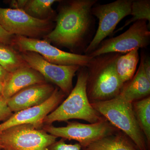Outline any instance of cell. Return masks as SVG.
<instances>
[{
  "label": "cell",
  "mask_w": 150,
  "mask_h": 150,
  "mask_svg": "<svg viewBox=\"0 0 150 150\" xmlns=\"http://www.w3.org/2000/svg\"><path fill=\"white\" fill-rule=\"evenodd\" d=\"M97 0H72L61 5L55 28L45 37L46 40L74 51L89 45L88 38L94 24L91 9Z\"/></svg>",
  "instance_id": "obj_1"
},
{
  "label": "cell",
  "mask_w": 150,
  "mask_h": 150,
  "mask_svg": "<svg viewBox=\"0 0 150 150\" xmlns=\"http://www.w3.org/2000/svg\"><path fill=\"white\" fill-rule=\"evenodd\" d=\"M119 53H109L92 58L87 66L86 93L91 103L107 101L120 93L124 83L119 79L115 62Z\"/></svg>",
  "instance_id": "obj_2"
},
{
  "label": "cell",
  "mask_w": 150,
  "mask_h": 150,
  "mask_svg": "<svg viewBox=\"0 0 150 150\" xmlns=\"http://www.w3.org/2000/svg\"><path fill=\"white\" fill-rule=\"evenodd\" d=\"M76 83L68 97L45 118L44 125L55 121L80 119L90 123H97L104 118L92 106L86 93L87 70L81 67L78 71Z\"/></svg>",
  "instance_id": "obj_3"
},
{
  "label": "cell",
  "mask_w": 150,
  "mask_h": 150,
  "mask_svg": "<svg viewBox=\"0 0 150 150\" xmlns=\"http://www.w3.org/2000/svg\"><path fill=\"white\" fill-rule=\"evenodd\" d=\"M91 104L112 126L127 135L139 150H149L144 135L135 118L132 103L118 96L110 100Z\"/></svg>",
  "instance_id": "obj_4"
},
{
  "label": "cell",
  "mask_w": 150,
  "mask_h": 150,
  "mask_svg": "<svg viewBox=\"0 0 150 150\" xmlns=\"http://www.w3.org/2000/svg\"><path fill=\"white\" fill-rule=\"evenodd\" d=\"M57 138L30 124L13 126L0 133V142L6 150H49Z\"/></svg>",
  "instance_id": "obj_5"
},
{
  "label": "cell",
  "mask_w": 150,
  "mask_h": 150,
  "mask_svg": "<svg viewBox=\"0 0 150 150\" xmlns=\"http://www.w3.org/2000/svg\"><path fill=\"white\" fill-rule=\"evenodd\" d=\"M132 0H117L104 4H96L91 13L98 20L97 29L84 51L88 55L96 50L105 38L114 32L117 25L126 17L130 15Z\"/></svg>",
  "instance_id": "obj_6"
},
{
  "label": "cell",
  "mask_w": 150,
  "mask_h": 150,
  "mask_svg": "<svg viewBox=\"0 0 150 150\" xmlns=\"http://www.w3.org/2000/svg\"><path fill=\"white\" fill-rule=\"evenodd\" d=\"M12 46L20 52H35L52 64L86 67L92 58L86 55L63 51L46 40L14 35Z\"/></svg>",
  "instance_id": "obj_7"
},
{
  "label": "cell",
  "mask_w": 150,
  "mask_h": 150,
  "mask_svg": "<svg viewBox=\"0 0 150 150\" xmlns=\"http://www.w3.org/2000/svg\"><path fill=\"white\" fill-rule=\"evenodd\" d=\"M67 122L64 127H55L51 124L44 125L42 129L57 138L77 141L82 149L119 130L105 118L97 123L90 124L76 121Z\"/></svg>",
  "instance_id": "obj_8"
},
{
  "label": "cell",
  "mask_w": 150,
  "mask_h": 150,
  "mask_svg": "<svg viewBox=\"0 0 150 150\" xmlns=\"http://www.w3.org/2000/svg\"><path fill=\"white\" fill-rule=\"evenodd\" d=\"M150 42L149 25L146 21H140L120 35L103 40L88 56L94 58L109 53L125 54L134 49L146 48Z\"/></svg>",
  "instance_id": "obj_9"
},
{
  "label": "cell",
  "mask_w": 150,
  "mask_h": 150,
  "mask_svg": "<svg viewBox=\"0 0 150 150\" xmlns=\"http://www.w3.org/2000/svg\"><path fill=\"white\" fill-rule=\"evenodd\" d=\"M0 25L11 35L34 38L51 32L47 19L33 17L22 9L0 7Z\"/></svg>",
  "instance_id": "obj_10"
},
{
  "label": "cell",
  "mask_w": 150,
  "mask_h": 150,
  "mask_svg": "<svg viewBox=\"0 0 150 150\" xmlns=\"http://www.w3.org/2000/svg\"><path fill=\"white\" fill-rule=\"evenodd\" d=\"M20 54L28 67L40 73L46 81L57 86L66 95L72 90L73 78L81 67L55 64L35 52H21Z\"/></svg>",
  "instance_id": "obj_11"
},
{
  "label": "cell",
  "mask_w": 150,
  "mask_h": 150,
  "mask_svg": "<svg viewBox=\"0 0 150 150\" xmlns=\"http://www.w3.org/2000/svg\"><path fill=\"white\" fill-rule=\"evenodd\" d=\"M65 96L61 90L55 88L51 96L43 103L14 112L10 118L1 123L0 133L10 127L23 124H30L36 129H42L45 118L59 106Z\"/></svg>",
  "instance_id": "obj_12"
},
{
  "label": "cell",
  "mask_w": 150,
  "mask_h": 150,
  "mask_svg": "<svg viewBox=\"0 0 150 150\" xmlns=\"http://www.w3.org/2000/svg\"><path fill=\"white\" fill-rule=\"evenodd\" d=\"M55 89L48 82L29 86L8 99V105L13 113L39 105L50 98Z\"/></svg>",
  "instance_id": "obj_13"
},
{
  "label": "cell",
  "mask_w": 150,
  "mask_h": 150,
  "mask_svg": "<svg viewBox=\"0 0 150 150\" xmlns=\"http://www.w3.org/2000/svg\"><path fill=\"white\" fill-rule=\"evenodd\" d=\"M47 82L40 73L28 66L9 73L4 83L2 96L8 100L25 88Z\"/></svg>",
  "instance_id": "obj_14"
},
{
  "label": "cell",
  "mask_w": 150,
  "mask_h": 150,
  "mask_svg": "<svg viewBox=\"0 0 150 150\" xmlns=\"http://www.w3.org/2000/svg\"><path fill=\"white\" fill-rule=\"evenodd\" d=\"M150 81L148 80L140 60L139 69L131 80L124 83L118 96L127 102L135 101L150 96Z\"/></svg>",
  "instance_id": "obj_15"
},
{
  "label": "cell",
  "mask_w": 150,
  "mask_h": 150,
  "mask_svg": "<svg viewBox=\"0 0 150 150\" xmlns=\"http://www.w3.org/2000/svg\"><path fill=\"white\" fill-rule=\"evenodd\" d=\"M82 150H139L132 140L118 130L92 143Z\"/></svg>",
  "instance_id": "obj_16"
},
{
  "label": "cell",
  "mask_w": 150,
  "mask_h": 150,
  "mask_svg": "<svg viewBox=\"0 0 150 150\" xmlns=\"http://www.w3.org/2000/svg\"><path fill=\"white\" fill-rule=\"evenodd\" d=\"M139 49L125 54H120L115 62V69L119 79L123 83L131 80L136 73L139 61Z\"/></svg>",
  "instance_id": "obj_17"
},
{
  "label": "cell",
  "mask_w": 150,
  "mask_h": 150,
  "mask_svg": "<svg viewBox=\"0 0 150 150\" xmlns=\"http://www.w3.org/2000/svg\"><path fill=\"white\" fill-rule=\"evenodd\" d=\"M134 115L150 149V96L132 103Z\"/></svg>",
  "instance_id": "obj_18"
},
{
  "label": "cell",
  "mask_w": 150,
  "mask_h": 150,
  "mask_svg": "<svg viewBox=\"0 0 150 150\" xmlns=\"http://www.w3.org/2000/svg\"><path fill=\"white\" fill-rule=\"evenodd\" d=\"M0 65L10 73L28 65L12 46L0 43Z\"/></svg>",
  "instance_id": "obj_19"
},
{
  "label": "cell",
  "mask_w": 150,
  "mask_h": 150,
  "mask_svg": "<svg viewBox=\"0 0 150 150\" xmlns=\"http://www.w3.org/2000/svg\"><path fill=\"white\" fill-rule=\"evenodd\" d=\"M130 15L132 16V17L126 21L125 24L119 29H117L115 31V33L121 31L131 23L133 24L134 23L140 21H149L150 24V0L132 1Z\"/></svg>",
  "instance_id": "obj_20"
},
{
  "label": "cell",
  "mask_w": 150,
  "mask_h": 150,
  "mask_svg": "<svg viewBox=\"0 0 150 150\" xmlns=\"http://www.w3.org/2000/svg\"><path fill=\"white\" fill-rule=\"evenodd\" d=\"M57 0H28L23 10L33 17L41 19L52 12V6Z\"/></svg>",
  "instance_id": "obj_21"
},
{
  "label": "cell",
  "mask_w": 150,
  "mask_h": 150,
  "mask_svg": "<svg viewBox=\"0 0 150 150\" xmlns=\"http://www.w3.org/2000/svg\"><path fill=\"white\" fill-rule=\"evenodd\" d=\"M66 139H62L56 142L49 147V150H82V147L79 143L71 144H67Z\"/></svg>",
  "instance_id": "obj_22"
},
{
  "label": "cell",
  "mask_w": 150,
  "mask_h": 150,
  "mask_svg": "<svg viewBox=\"0 0 150 150\" xmlns=\"http://www.w3.org/2000/svg\"><path fill=\"white\" fill-rule=\"evenodd\" d=\"M13 114L7 104V100L2 96H0V122H4Z\"/></svg>",
  "instance_id": "obj_23"
},
{
  "label": "cell",
  "mask_w": 150,
  "mask_h": 150,
  "mask_svg": "<svg viewBox=\"0 0 150 150\" xmlns=\"http://www.w3.org/2000/svg\"><path fill=\"white\" fill-rule=\"evenodd\" d=\"M14 35L6 31L0 25V43L9 45L12 46L13 40Z\"/></svg>",
  "instance_id": "obj_24"
},
{
  "label": "cell",
  "mask_w": 150,
  "mask_h": 150,
  "mask_svg": "<svg viewBox=\"0 0 150 150\" xmlns=\"http://www.w3.org/2000/svg\"><path fill=\"white\" fill-rule=\"evenodd\" d=\"M141 60L143 64V69L144 72L148 80L150 81V61L149 57L145 56V54H142Z\"/></svg>",
  "instance_id": "obj_25"
},
{
  "label": "cell",
  "mask_w": 150,
  "mask_h": 150,
  "mask_svg": "<svg viewBox=\"0 0 150 150\" xmlns=\"http://www.w3.org/2000/svg\"><path fill=\"white\" fill-rule=\"evenodd\" d=\"M27 1L28 0L11 1L10 2V5L13 9L23 10Z\"/></svg>",
  "instance_id": "obj_26"
},
{
  "label": "cell",
  "mask_w": 150,
  "mask_h": 150,
  "mask_svg": "<svg viewBox=\"0 0 150 150\" xmlns=\"http://www.w3.org/2000/svg\"><path fill=\"white\" fill-rule=\"evenodd\" d=\"M9 73L0 65V82L4 83Z\"/></svg>",
  "instance_id": "obj_27"
},
{
  "label": "cell",
  "mask_w": 150,
  "mask_h": 150,
  "mask_svg": "<svg viewBox=\"0 0 150 150\" xmlns=\"http://www.w3.org/2000/svg\"><path fill=\"white\" fill-rule=\"evenodd\" d=\"M3 89H4V83L0 82V96H2Z\"/></svg>",
  "instance_id": "obj_28"
},
{
  "label": "cell",
  "mask_w": 150,
  "mask_h": 150,
  "mask_svg": "<svg viewBox=\"0 0 150 150\" xmlns=\"http://www.w3.org/2000/svg\"><path fill=\"white\" fill-rule=\"evenodd\" d=\"M3 149L2 147L1 144V142H0V150Z\"/></svg>",
  "instance_id": "obj_29"
},
{
  "label": "cell",
  "mask_w": 150,
  "mask_h": 150,
  "mask_svg": "<svg viewBox=\"0 0 150 150\" xmlns=\"http://www.w3.org/2000/svg\"><path fill=\"white\" fill-rule=\"evenodd\" d=\"M4 150V149H2V150Z\"/></svg>",
  "instance_id": "obj_30"
}]
</instances>
